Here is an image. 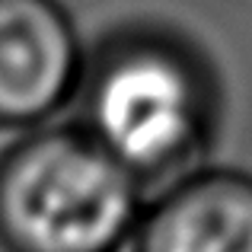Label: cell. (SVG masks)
<instances>
[{"label":"cell","mask_w":252,"mask_h":252,"mask_svg":"<svg viewBox=\"0 0 252 252\" xmlns=\"http://www.w3.org/2000/svg\"><path fill=\"white\" fill-rule=\"evenodd\" d=\"M77 125L144 185H166L204 166L223 115L211 55L166 23L134 19L86 48Z\"/></svg>","instance_id":"1"},{"label":"cell","mask_w":252,"mask_h":252,"mask_svg":"<svg viewBox=\"0 0 252 252\" xmlns=\"http://www.w3.org/2000/svg\"><path fill=\"white\" fill-rule=\"evenodd\" d=\"M147 185L83 125L19 131L0 154V252H122Z\"/></svg>","instance_id":"2"},{"label":"cell","mask_w":252,"mask_h":252,"mask_svg":"<svg viewBox=\"0 0 252 252\" xmlns=\"http://www.w3.org/2000/svg\"><path fill=\"white\" fill-rule=\"evenodd\" d=\"M86 64L61 0H0V131H29L74 102Z\"/></svg>","instance_id":"3"},{"label":"cell","mask_w":252,"mask_h":252,"mask_svg":"<svg viewBox=\"0 0 252 252\" xmlns=\"http://www.w3.org/2000/svg\"><path fill=\"white\" fill-rule=\"evenodd\" d=\"M134 252H252V172L195 166L144 204Z\"/></svg>","instance_id":"4"}]
</instances>
